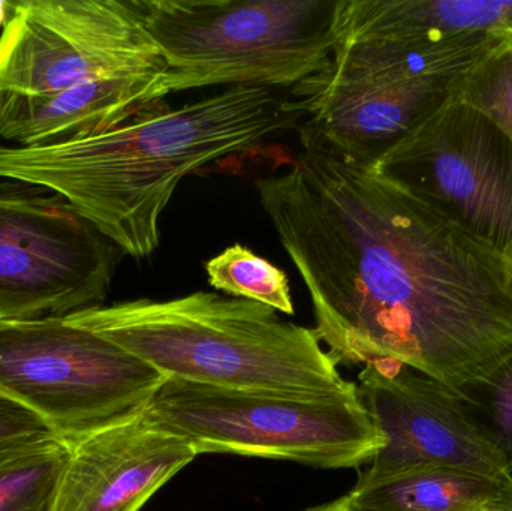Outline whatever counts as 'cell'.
Listing matches in <instances>:
<instances>
[{
	"label": "cell",
	"instance_id": "4",
	"mask_svg": "<svg viewBox=\"0 0 512 511\" xmlns=\"http://www.w3.org/2000/svg\"><path fill=\"white\" fill-rule=\"evenodd\" d=\"M170 93L295 87L327 66L342 0H137Z\"/></svg>",
	"mask_w": 512,
	"mask_h": 511
},
{
	"label": "cell",
	"instance_id": "3",
	"mask_svg": "<svg viewBox=\"0 0 512 511\" xmlns=\"http://www.w3.org/2000/svg\"><path fill=\"white\" fill-rule=\"evenodd\" d=\"M66 320L119 345L164 380L303 398L357 393L312 329L251 300L197 291L96 306Z\"/></svg>",
	"mask_w": 512,
	"mask_h": 511
},
{
	"label": "cell",
	"instance_id": "12",
	"mask_svg": "<svg viewBox=\"0 0 512 511\" xmlns=\"http://www.w3.org/2000/svg\"><path fill=\"white\" fill-rule=\"evenodd\" d=\"M54 511H140L197 452L149 411L69 446Z\"/></svg>",
	"mask_w": 512,
	"mask_h": 511
},
{
	"label": "cell",
	"instance_id": "22",
	"mask_svg": "<svg viewBox=\"0 0 512 511\" xmlns=\"http://www.w3.org/2000/svg\"><path fill=\"white\" fill-rule=\"evenodd\" d=\"M8 15V2H0V24H5Z\"/></svg>",
	"mask_w": 512,
	"mask_h": 511
},
{
	"label": "cell",
	"instance_id": "7",
	"mask_svg": "<svg viewBox=\"0 0 512 511\" xmlns=\"http://www.w3.org/2000/svg\"><path fill=\"white\" fill-rule=\"evenodd\" d=\"M164 377L66 318L0 320V395L77 443L143 413Z\"/></svg>",
	"mask_w": 512,
	"mask_h": 511
},
{
	"label": "cell",
	"instance_id": "9",
	"mask_svg": "<svg viewBox=\"0 0 512 511\" xmlns=\"http://www.w3.org/2000/svg\"><path fill=\"white\" fill-rule=\"evenodd\" d=\"M512 260V140L448 98L372 165Z\"/></svg>",
	"mask_w": 512,
	"mask_h": 511
},
{
	"label": "cell",
	"instance_id": "17",
	"mask_svg": "<svg viewBox=\"0 0 512 511\" xmlns=\"http://www.w3.org/2000/svg\"><path fill=\"white\" fill-rule=\"evenodd\" d=\"M210 287L230 297L261 303L294 315L288 276L279 267L242 245H233L206 263Z\"/></svg>",
	"mask_w": 512,
	"mask_h": 511
},
{
	"label": "cell",
	"instance_id": "21",
	"mask_svg": "<svg viewBox=\"0 0 512 511\" xmlns=\"http://www.w3.org/2000/svg\"><path fill=\"white\" fill-rule=\"evenodd\" d=\"M490 511H512V477L504 480L490 504Z\"/></svg>",
	"mask_w": 512,
	"mask_h": 511
},
{
	"label": "cell",
	"instance_id": "15",
	"mask_svg": "<svg viewBox=\"0 0 512 511\" xmlns=\"http://www.w3.org/2000/svg\"><path fill=\"white\" fill-rule=\"evenodd\" d=\"M502 482L427 465L382 476L363 473L346 500L355 511H490Z\"/></svg>",
	"mask_w": 512,
	"mask_h": 511
},
{
	"label": "cell",
	"instance_id": "16",
	"mask_svg": "<svg viewBox=\"0 0 512 511\" xmlns=\"http://www.w3.org/2000/svg\"><path fill=\"white\" fill-rule=\"evenodd\" d=\"M69 453L51 438L0 462V511H54Z\"/></svg>",
	"mask_w": 512,
	"mask_h": 511
},
{
	"label": "cell",
	"instance_id": "19",
	"mask_svg": "<svg viewBox=\"0 0 512 511\" xmlns=\"http://www.w3.org/2000/svg\"><path fill=\"white\" fill-rule=\"evenodd\" d=\"M462 393L512 476V356Z\"/></svg>",
	"mask_w": 512,
	"mask_h": 511
},
{
	"label": "cell",
	"instance_id": "20",
	"mask_svg": "<svg viewBox=\"0 0 512 511\" xmlns=\"http://www.w3.org/2000/svg\"><path fill=\"white\" fill-rule=\"evenodd\" d=\"M51 438H57L56 434L36 414L0 395V462Z\"/></svg>",
	"mask_w": 512,
	"mask_h": 511
},
{
	"label": "cell",
	"instance_id": "8",
	"mask_svg": "<svg viewBox=\"0 0 512 511\" xmlns=\"http://www.w3.org/2000/svg\"><path fill=\"white\" fill-rule=\"evenodd\" d=\"M120 255L62 195L0 177V320L104 305Z\"/></svg>",
	"mask_w": 512,
	"mask_h": 511
},
{
	"label": "cell",
	"instance_id": "1",
	"mask_svg": "<svg viewBox=\"0 0 512 511\" xmlns=\"http://www.w3.org/2000/svg\"><path fill=\"white\" fill-rule=\"evenodd\" d=\"M255 180L339 365L405 363L462 392L512 356V260L322 144Z\"/></svg>",
	"mask_w": 512,
	"mask_h": 511
},
{
	"label": "cell",
	"instance_id": "6",
	"mask_svg": "<svg viewBox=\"0 0 512 511\" xmlns=\"http://www.w3.org/2000/svg\"><path fill=\"white\" fill-rule=\"evenodd\" d=\"M147 411L198 456H248L342 470L370 464L384 447L358 390L303 398L165 380Z\"/></svg>",
	"mask_w": 512,
	"mask_h": 511
},
{
	"label": "cell",
	"instance_id": "13",
	"mask_svg": "<svg viewBox=\"0 0 512 511\" xmlns=\"http://www.w3.org/2000/svg\"><path fill=\"white\" fill-rule=\"evenodd\" d=\"M164 77L132 72L44 95L0 93V137L15 147H50L105 134L165 102Z\"/></svg>",
	"mask_w": 512,
	"mask_h": 511
},
{
	"label": "cell",
	"instance_id": "2",
	"mask_svg": "<svg viewBox=\"0 0 512 511\" xmlns=\"http://www.w3.org/2000/svg\"><path fill=\"white\" fill-rule=\"evenodd\" d=\"M294 98L228 87L180 107L162 104L119 128L50 147H0V177L62 195L122 254L143 260L161 243V218L189 174L265 138L300 128Z\"/></svg>",
	"mask_w": 512,
	"mask_h": 511
},
{
	"label": "cell",
	"instance_id": "10",
	"mask_svg": "<svg viewBox=\"0 0 512 511\" xmlns=\"http://www.w3.org/2000/svg\"><path fill=\"white\" fill-rule=\"evenodd\" d=\"M132 72H165L137 0L8 2L0 93L44 95Z\"/></svg>",
	"mask_w": 512,
	"mask_h": 511
},
{
	"label": "cell",
	"instance_id": "14",
	"mask_svg": "<svg viewBox=\"0 0 512 511\" xmlns=\"http://www.w3.org/2000/svg\"><path fill=\"white\" fill-rule=\"evenodd\" d=\"M512 32V0H342L340 41Z\"/></svg>",
	"mask_w": 512,
	"mask_h": 511
},
{
	"label": "cell",
	"instance_id": "5",
	"mask_svg": "<svg viewBox=\"0 0 512 511\" xmlns=\"http://www.w3.org/2000/svg\"><path fill=\"white\" fill-rule=\"evenodd\" d=\"M501 35L337 42L327 66L292 87L306 120L300 137L375 164L450 98L456 78Z\"/></svg>",
	"mask_w": 512,
	"mask_h": 511
},
{
	"label": "cell",
	"instance_id": "18",
	"mask_svg": "<svg viewBox=\"0 0 512 511\" xmlns=\"http://www.w3.org/2000/svg\"><path fill=\"white\" fill-rule=\"evenodd\" d=\"M450 98L489 117L512 140V32L502 33L456 78Z\"/></svg>",
	"mask_w": 512,
	"mask_h": 511
},
{
	"label": "cell",
	"instance_id": "11",
	"mask_svg": "<svg viewBox=\"0 0 512 511\" xmlns=\"http://www.w3.org/2000/svg\"><path fill=\"white\" fill-rule=\"evenodd\" d=\"M357 390L384 438L367 476L433 465L495 480L512 477L459 390L394 360L364 366Z\"/></svg>",
	"mask_w": 512,
	"mask_h": 511
}]
</instances>
